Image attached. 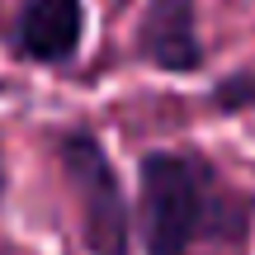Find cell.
Returning a JSON list of instances; mask_svg holds the SVG:
<instances>
[{"label": "cell", "instance_id": "8992f818", "mask_svg": "<svg viewBox=\"0 0 255 255\" xmlns=\"http://www.w3.org/2000/svg\"><path fill=\"white\" fill-rule=\"evenodd\" d=\"M9 199V161H5V137H0V203Z\"/></svg>", "mask_w": 255, "mask_h": 255}, {"label": "cell", "instance_id": "3957f363", "mask_svg": "<svg viewBox=\"0 0 255 255\" xmlns=\"http://www.w3.org/2000/svg\"><path fill=\"white\" fill-rule=\"evenodd\" d=\"M90 33V0H9L5 52L19 66L66 71L81 62Z\"/></svg>", "mask_w": 255, "mask_h": 255}, {"label": "cell", "instance_id": "6da1fadb", "mask_svg": "<svg viewBox=\"0 0 255 255\" xmlns=\"http://www.w3.org/2000/svg\"><path fill=\"white\" fill-rule=\"evenodd\" d=\"M142 255H251L255 189L203 146H151L137 156Z\"/></svg>", "mask_w": 255, "mask_h": 255}, {"label": "cell", "instance_id": "277c9868", "mask_svg": "<svg viewBox=\"0 0 255 255\" xmlns=\"http://www.w3.org/2000/svg\"><path fill=\"white\" fill-rule=\"evenodd\" d=\"M128 52L146 71L199 76L208 66V43H203V28H199V0H142Z\"/></svg>", "mask_w": 255, "mask_h": 255}, {"label": "cell", "instance_id": "5b68a950", "mask_svg": "<svg viewBox=\"0 0 255 255\" xmlns=\"http://www.w3.org/2000/svg\"><path fill=\"white\" fill-rule=\"evenodd\" d=\"M203 104H208V114H218V119H251L255 114V62H241V66H232V71L213 76Z\"/></svg>", "mask_w": 255, "mask_h": 255}, {"label": "cell", "instance_id": "7a4b0ae2", "mask_svg": "<svg viewBox=\"0 0 255 255\" xmlns=\"http://www.w3.org/2000/svg\"><path fill=\"white\" fill-rule=\"evenodd\" d=\"M62 189L71 199L76 237L85 255H132L137 251V218L128 203V184L119 175V161L109 156L104 137L90 123H62L47 132Z\"/></svg>", "mask_w": 255, "mask_h": 255}]
</instances>
